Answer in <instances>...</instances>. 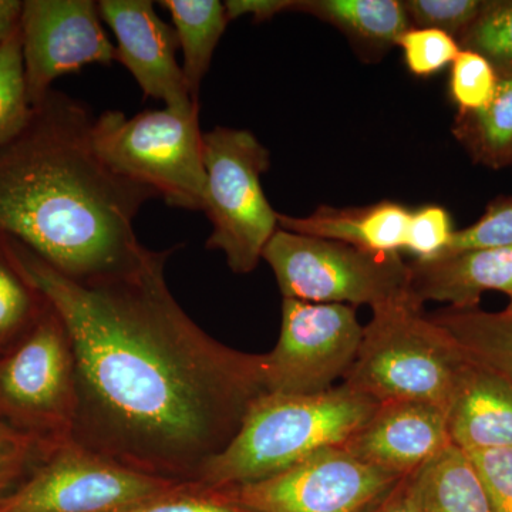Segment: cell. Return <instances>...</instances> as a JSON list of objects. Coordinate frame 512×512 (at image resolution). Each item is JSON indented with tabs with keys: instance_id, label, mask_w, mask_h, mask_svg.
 <instances>
[{
	"instance_id": "33",
	"label": "cell",
	"mask_w": 512,
	"mask_h": 512,
	"mask_svg": "<svg viewBox=\"0 0 512 512\" xmlns=\"http://www.w3.org/2000/svg\"><path fill=\"white\" fill-rule=\"evenodd\" d=\"M416 474L400 478L363 512H420Z\"/></svg>"
},
{
	"instance_id": "4",
	"label": "cell",
	"mask_w": 512,
	"mask_h": 512,
	"mask_svg": "<svg viewBox=\"0 0 512 512\" xmlns=\"http://www.w3.org/2000/svg\"><path fill=\"white\" fill-rule=\"evenodd\" d=\"M343 384L377 404L412 400L447 410L468 359L409 293L372 308Z\"/></svg>"
},
{
	"instance_id": "14",
	"label": "cell",
	"mask_w": 512,
	"mask_h": 512,
	"mask_svg": "<svg viewBox=\"0 0 512 512\" xmlns=\"http://www.w3.org/2000/svg\"><path fill=\"white\" fill-rule=\"evenodd\" d=\"M450 444L446 410L399 400L377 404L343 447L363 463L403 478L419 473Z\"/></svg>"
},
{
	"instance_id": "13",
	"label": "cell",
	"mask_w": 512,
	"mask_h": 512,
	"mask_svg": "<svg viewBox=\"0 0 512 512\" xmlns=\"http://www.w3.org/2000/svg\"><path fill=\"white\" fill-rule=\"evenodd\" d=\"M99 12L116 36L117 62L133 74L144 96L164 101L175 111L200 107L175 56L180 47L177 33L157 15L153 2L101 0Z\"/></svg>"
},
{
	"instance_id": "27",
	"label": "cell",
	"mask_w": 512,
	"mask_h": 512,
	"mask_svg": "<svg viewBox=\"0 0 512 512\" xmlns=\"http://www.w3.org/2000/svg\"><path fill=\"white\" fill-rule=\"evenodd\" d=\"M397 46L402 47L407 69L417 77L441 72L461 52L457 39L436 29L410 28Z\"/></svg>"
},
{
	"instance_id": "25",
	"label": "cell",
	"mask_w": 512,
	"mask_h": 512,
	"mask_svg": "<svg viewBox=\"0 0 512 512\" xmlns=\"http://www.w3.org/2000/svg\"><path fill=\"white\" fill-rule=\"evenodd\" d=\"M498 82L494 67L471 50H461L451 63L450 94L458 113H471L487 106Z\"/></svg>"
},
{
	"instance_id": "2",
	"label": "cell",
	"mask_w": 512,
	"mask_h": 512,
	"mask_svg": "<svg viewBox=\"0 0 512 512\" xmlns=\"http://www.w3.org/2000/svg\"><path fill=\"white\" fill-rule=\"evenodd\" d=\"M93 121L80 101L50 90L25 130L0 148V237L80 284L143 264L150 249L134 220L158 197L101 160Z\"/></svg>"
},
{
	"instance_id": "15",
	"label": "cell",
	"mask_w": 512,
	"mask_h": 512,
	"mask_svg": "<svg viewBox=\"0 0 512 512\" xmlns=\"http://www.w3.org/2000/svg\"><path fill=\"white\" fill-rule=\"evenodd\" d=\"M409 295L414 302L451 303L453 309H476L483 293L512 298V247L477 249L409 264Z\"/></svg>"
},
{
	"instance_id": "7",
	"label": "cell",
	"mask_w": 512,
	"mask_h": 512,
	"mask_svg": "<svg viewBox=\"0 0 512 512\" xmlns=\"http://www.w3.org/2000/svg\"><path fill=\"white\" fill-rule=\"evenodd\" d=\"M205 183L204 211L212 231L208 249L227 258L235 274H249L278 229V212L262 188L271 165L269 151L248 130L217 127L202 133Z\"/></svg>"
},
{
	"instance_id": "17",
	"label": "cell",
	"mask_w": 512,
	"mask_h": 512,
	"mask_svg": "<svg viewBox=\"0 0 512 512\" xmlns=\"http://www.w3.org/2000/svg\"><path fill=\"white\" fill-rule=\"evenodd\" d=\"M410 215L412 211L399 202L382 201L362 208L320 207L308 217L278 212V227L366 251L399 254L406 248Z\"/></svg>"
},
{
	"instance_id": "23",
	"label": "cell",
	"mask_w": 512,
	"mask_h": 512,
	"mask_svg": "<svg viewBox=\"0 0 512 512\" xmlns=\"http://www.w3.org/2000/svg\"><path fill=\"white\" fill-rule=\"evenodd\" d=\"M461 50L483 56L498 79H512V0L484 2L476 20L457 39Z\"/></svg>"
},
{
	"instance_id": "6",
	"label": "cell",
	"mask_w": 512,
	"mask_h": 512,
	"mask_svg": "<svg viewBox=\"0 0 512 512\" xmlns=\"http://www.w3.org/2000/svg\"><path fill=\"white\" fill-rule=\"evenodd\" d=\"M200 107L141 111L128 117L104 111L93 121V144L114 173L156 192L168 205L204 210L205 174Z\"/></svg>"
},
{
	"instance_id": "5",
	"label": "cell",
	"mask_w": 512,
	"mask_h": 512,
	"mask_svg": "<svg viewBox=\"0 0 512 512\" xmlns=\"http://www.w3.org/2000/svg\"><path fill=\"white\" fill-rule=\"evenodd\" d=\"M76 356L52 305L0 359V420L35 444L40 457L73 441Z\"/></svg>"
},
{
	"instance_id": "31",
	"label": "cell",
	"mask_w": 512,
	"mask_h": 512,
	"mask_svg": "<svg viewBox=\"0 0 512 512\" xmlns=\"http://www.w3.org/2000/svg\"><path fill=\"white\" fill-rule=\"evenodd\" d=\"M493 512H512V448L468 451Z\"/></svg>"
},
{
	"instance_id": "34",
	"label": "cell",
	"mask_w": 512,
	"mask_h": 512,
	"mask_svg": "<svg viewBox=\"0 0 512 512\" xmlns=\"http://www.w3.org/2000/svg\"><path fill=\"white\" fill-rule=\"evenodd\" d=\"M298 0H228L224 3L228 20L251 16L255 22L272 19L286 10H296Z\"/></svg>"
},
{
	"instance_id": "19",
	"label": "cell",
	"mask_w": 512,
	"mask_h": 512,
	"mask_svg": "<svg viewBox=\"0 0 512 512\" xmlns=\"http://www.w3.org/2000/svg\"><path fill=\"white\" fill-rule=\"evenodd\" d=\"M420 512H493L466 451L450 444L416 474Z\"/></svg>"
},
{
	"instance_id": "28",
	"label": "cell",
	"mask_w": 512,
	"mask_h": 512,
	"mask_svg": "<svg viewBox=\"0 0 512 512\" xmlns=\"http://www.w3.org/2000/svg\"><path fill=\"white\" fill-rule=\"evenodd\" d=\"M508 247H512V198H500L488 205L476 224L454 231L450 244L441 255Z\"/></svg>"
},
{
	"instance_id": "20",
	"label": "cell",
	"mask_w": 512,
	"mask_h": 512,
	"mask_svg": "<svg viewBox=\"0 0 512 512\" xmlns=\"http://www.w3.org/2000/svg\"><path fill=\"white\" fill-rule=\"evenodd\" d=\"M173 19L178 46L183 50V73L192 100L198 101L202 79L227 29L224 3L218 0H163Z\"/></svg>"
},
{
	"instance_id": "32",
	"label": "cell",
	"mask_w": 512,
	"mask_h": 512,
	"mask_svg": "<svg viewBox=\"0 0 512 512\" xmlns=\"http://www.w3.org/2000/svg\"><path fill=\"white\" fill-rule=\"evenodd\" d=\"M36 456L40 454L32 441L0 424V494L18 480Z\"/></svg>"
},
{
	"instance_id": "12",
	"label": "cell",
	"mask_w": 512,
	"mask_h": 512,
	"mask_svg": "<svg viewBox=\"0 0 512 512\" xmlns=\"http://www.w3.org/2000/svg\"><path fill=\"white\" fill-rule=\"evenodd\" d=\"M22 55L29 101L37 106L59 77L89 64L117 62L93 0L23 2Z\"/></svg>"
},
{
	"instance_id": "29",
	"label": "cell",
	"mask_w": 512,
	"mask_h": 512,
	"mask_svg": "<svg viewBox=\"0 0 512 512\" xmlns=\"http://www.w3.org/2000/svg\"><path fill=\"white\" fill-rule=\"evenodd\" d=\"M409 22L416 29H436L457 39L476 20L483 0H406Z\"/></svg>"
},
{
	"instance_id": "8",
	"label": "cell",
	"mask_w": 512,
	"mask_h": 512,
	"mask_svg": "<svg viewBox=\"0 0 512 512\" xmlns=\"http://www.w3.org/2000/svg\"><path fill=\"white\" fill-rule=\"evenodd\" d=\"M284 299L340 305H382L409 293V264L400 254L278 228L262 254Z\"/></svg>"
},
{
	"instance_id": "24",
	"label": "cell",
	"mask_w": 512,
	"mask_h": 512,
	"mask_svg": "<svg viewBox=\"0 0 512 512\" xmlns=\"http://www.w3.org/2000/svg\"><path fill=\"white\" fill-rule=\"evenodd\" d=\"M32 114L19 29L0 46V148L25 130Z\"/></svg>"
},
{
	"instance_id": "22",
	"label": "cell",
	"mask_w": 512,
	"mask_h": 512,
	"mask_svg": "<svg viewBox=\"0 0 512 512\" xmlns=\"http://www.w3.org/2000/svg\"><path fill=\"white\" fill-rule=\"evenodd\" d=\"M49 305L26 278L8 239L0 237V349L22 338Z\"/></svg>"
},
{
	"instance_id": "35",
	"label": "cell",
	"mask_w": 512,
	"mask_h": 512,
	"mask_svg": "<svg viewBox=\"0 0 512 512\" xmlns=\"http://www.w3.org/2000/svg\"><path fill=\"white\" fill-rule=\"evenodd\" d=\"M23 2L0 0V46L15 35L22 22Z\"/></svg>"
},
{
	"instance_id": "9",
	"label": "cell",
	"mask_w": 512,
	"mask_h": 512,
	"mask_svg": "<svg viewBox=\"0 0 512 512\" xmlns=\"http://www.w3.org/2000/svg\"><path fill=\"white\" fill-rule=\"evenodd\" d=\"M181 484L70 441L43 458L19 488L0 495V512H123Z\"/></svg>"
},
{
	"instance_id": "36",
	"label": "cell",
	"mask_w": 512,
	"mask_h": 512,
	"mask_svg": "<svg viewBox=\"0 0 512 512\" xmlns=\"http://www.w3.org/2000/svg\"><path fill=\"white\" fill-rule=\"evenodd\" d=\"M507 309H512V298H510V303H508Z\"/></svg>"
},
{
	"instance_id": "16",
	"label": "cell",
	"mask_w": 512,
	"mask_h": 512,
	"mask_svg": "<svg viewBox=\"0 0 512 512\" xmlns=\"http://www.w3.org/2000/svg\"><path fill=\"white\" fill-rule=\"evenodd\" d=\"M451 444L466 451L512 448V383L468 360L447 406Z\"/></svg>"
},
{
	"instance_id": "10",
	"label": "cell",
	"mask_w": 512,
	"mask_h": 512,
	"mask_svg": "<svg viewBox=\"0 0 512 512\" xmlns=\"http://www.w3.org/2000/svg\"><path fill=\"white\" fill-rule=\"evenodd\" d=\"M362 336L353 306L284 299L278 343L264 355L266 393L308 396L332 389L355 362Z\"/></svg>"
},
{
	"instance_id": "1",
	"label": "cell",
	"mask_w": 512,
	"mask_h": 512,
	"mask_svg": "<svg viewBox=\"0 0 512 512\" xmlns=\"http://www.w3.org/2000/svg\"><path fill=\"white\" fill-rule=\"evenodd\" d=\"M6 239L72 339L73 441L151 476L195 483L266 394L264 355L222 345L181 308L165 281L178 247L150 249L134 271L80 284Z\"/></svg>"
},
{
	"instance_id": "37",
	"label": "cell",
	"mask_w": 512,
	"mask_h": 512,
	"mask_svg": "<svg viewBox=\"0 0 512 512\" xmlns=\"http://www.w3.org/2000/svg\"><path fill=\"white\" fill-rule=\"evenodd\" d=\"M0 424H2V426H6V424H5V423H3V421H2V420H0Z\"/></svg>"
},
{
	"instance_id": "3",
	"label": "cell",
	"mask_w": 512,
	"mask_h": 512,
	"mask_svg": "<svg viewBox=\"0 0 512 512\" xmlns=\"http://www.w3.org/2000/svg\"><path fill=\"white\" fill-rule=\"evenodd\" d=\"M376 407L345 384L308 396L266 393L195 483L235 488L275 476L323 448L345 446Z\"/></svg>"
},
{
	"instance_id": "11",
	"label": "cell",
	"mask_w": 512,
	"mask_h": 512,
	"mask_svg": "<svg viewBox=\"0 0 512 512\" xmlns=\"http://www.w3.org/2000/svg\"><path fill=\"white\" fill-rule=\"evenodd\" d=\"M399 480L339 446L265 480L225 490L256 512H363Z\"/></svg>"
},
{
	"instance_id": "18",
	"label": "cell",
	"mask_w": 512,
	"mask_h": 512,
	"mask_svg": "<svg viewBox=\"0 0 512 512\" xmlns=\"http://www.w3.org/2000/svg\"><path fill=\"white\" fill-rule=\"evenodd\" d=\"M296 10L335 26L366 55L389 52L410 29L397 0H298Z\"/></svg>"
},
{
	"instance_id": "30",
	"label": "cell",
	"mask_w": 512,
	"mask_h": 512,
	"mask_svg": "<svg viewBox=\"0 0 512 512\" xmlns=\"http://www.w3.org/2000/svg\"><path fill=\"white\" fill-rule=\"evenodd\" d=\"M453 234L447 210L439 205H426L410 215L404 251L410 252L416 261H429L446 251Z\"/></svg>"
},
{
	"instance_id": "26",
	"label": "cell",
	"mask_w": 512,
	"mask_h": 512,
	"mask_svg": "<svg viewBox=\"0 0 512 512\" xmlns=\"http://www.w3.org/2000/svg\"><path fill=\"white\" fill-rule=\"evenodd\" d=\"M123 512H256L225 488L184 483Z\"/></svg>"
},
{
	"instance_id": "21",
	"label": "cell",
	"mask_w": 512,
	"mask_h": 512,
	"mask_svg": "<svg viewBox=\"0 0 512 512\" xmlns=\"http://www.w3.org/2000/svg\"><path fill=\"white\" fill-rule=\"evenodd\" d=\"M454 136L476 163L494 170L512 165V79L498 82L483 109L458 113Z\"/></svg>"
}]
</instances>
